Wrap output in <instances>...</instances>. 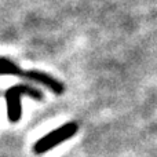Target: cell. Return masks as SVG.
<instances>
[{"mask_svg": "<svg viewBox=\"0 0 157 157\" xmlns=\"http://www.w3.org/2000/svg\"><path fill=\"white\" fill-rule=\"evenodd\" d=\"M22 95H28L35 101H43L44 94L40 88L32 87L29 84H15L11 86L4 92L6 106H7V117L10 123L15 124L22 117Z\"/></svg>", "mask_w": 157, "mask_h": 157, "instance_id": "1", "label": "cell"}, {"mask_svg": "<svg viewBox=\"0 0 157 157\" xmlns=\"http://www.w3.org/2000/svg\"><path fill=\"white\" fill-rule=\"evenodd\" d=\"M77 132H78V124L76 121L65 123L61 127L50 131L44 136H41L40 139H37L36 144L33 145V152L36 155H44V153L50 152L54 147L59 146L62 142L73 138Z\"/></svg>", "mask_w": 157, "mask_h": 157, "instance_id": "2", "label": "cell"}, {"mask_svg": "<svg viewBox=\"0 0 157 157\" xmlns=\"http://www.w3.org/2000/svg\"><path fill=\"white\" fill-rule=\"evenodd\" d=\"M22 78H26V80H29V81L40 84V86L46 87L47 90H50L51 92H54L55 95H62L63 92H65V84L61 83V81L57 80L55 77H52L51 75L46 73V72L30 69V71L24 72Z\"/></svg>", "mask_w": 157, "mask_h": 157, "instance_id": "3", "label": "cell"}, {"mask_svg": "<svg viewBox=\"0 0 157 157\" xmlns=\"http://www.w3.org/2000/svg\"><path fill=\"white\" fill-rule=\"evenodd\" d=\"M0 75L22 77L24 76V71L19 68V65H17L14 61H11L10 58L0 57Z\"/></svg>", "mask_w": 157, "mask_h": 157, "instance_id": "4", "label": "cell"}]
</instances>
